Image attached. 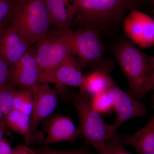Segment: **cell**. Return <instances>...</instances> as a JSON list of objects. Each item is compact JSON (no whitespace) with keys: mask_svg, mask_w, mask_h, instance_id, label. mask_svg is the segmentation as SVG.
I'll use <instances>...</instances> for the list:
<instances>
[{"mask_svg":"<svg viewBox=\"0 0 154 154\" xmlns=\"http://www.w3.org/2000/svg\"><path fill=\"white\" fill-rule=\"evenodd\" d=\"M116 63L128 84L126 93L140 101L154 89V57L142 51L126 36L112 48Z\"/></svg>","mask_w":154,"mask_h":154,"instance_id":"obj_1","label":"cell"},{"mask_svg":"<svg viewBox=\"0 0 154 154\" xmlns=\"http://www.w3.org/2000/svg\"><path fill=\"white\" fill-rule=\"evenodd\" d=\"M72 99L79 115V137L85 139V144L92 146L97 154H111L124 147L121 137L111 124L105 122L92 106L91 95L80 91Z\"/></svg>","mask_w":154,"mask_h":154,"instance_id":"obj_2","label":"cell"},{"mask_svg":"<svg viewBox=\"0 0 154 154\" xmlns=\"http://www.w3.org/2000/svg\"><path fill=\"white\" fill-rule=\"evenodd\" d=\"M75 22L80 28L101 31L114 28L131 11H140L146 0H73Z\"/></svg>","mask_w":154,"mask_h":154,"instance_id":"obj_3","label":"cell"},{"mask_svg":"<svg viewBox=\"0 0 154 154\" xmlns=\"http://www.w3.org/2000/svg\"><path fill=\"white\" fill-rule=\"evenodd\" d=\"M58 31L69 45L82 69L91 68L108 73L113 69V63L105 57V50L99 32L88 28Z\"/></svg>","mask_w":154,"mask_h":154,"instance_id":"obj_4","label":"cell"},{"mask_svg":"<svg viewBox=\"0 0 154 154\" xmlns=\"http://www.w3.org/2000/svg\"><path fill=\"white\" fill-rule=\"evenodd\" d=\"M51 25L44 0H15L7 25L31 45L47 35Z\"/></svg>","mask_w":154,"mask_h":154,"instance_id":"obj_5","label":"cell"},{"mask_svg":"<svg viewBox=\"0 0 154 154\" xmlns=\"http://www.w3.org/2000/svg\"><path fill=\"white\" fill-rule=\"evenodd\" d=\"M36 44L34 52L40 73L52 70L72 55L69 45L57 30L48 32Z\"/></svg>","mask_w":154,"mask_h":154,"instance_id":"obj_6","label":"cell"},{"mask_svg":"<svg viewBox=\"0 0 154 154\" xmlns=\"http://www.w3.org/2000/svg\"><path fill=\"white\" fill-rule=\"evenodd\" d=\"M125 36L141 48H149L154 45V20L138 10L131 11L123 22Z\"/></svg>","mask_w":154,"mask_h":154,"instance_id":"obj_7","label":"cell"},{"mask_svg":"<svg viewBox=\"0 0 154 154\" xmlns=\"http://www.w3.org/2000/svg\"><path fill=\"white\" fill-rule=\"evenodd\" d=\"M82 70L74 57L71 55L52 70L40 73L39 84L70 86L84 91L85 76L83 75Z\"/></svg>","mask_w":154,"mask_h":154,"instance_id":"obj_8","label":"cell"},{"mask_svg":"<svg viewBox=\"0 0 154 154\" xmlns=\"http://www.w3.org/2000/svg\"><path fill=\"white\" fill-rule=\"evenodd\" d=\"M108 91L113 98L116 116L114 123L111 124L114 131L117 132L123 123L131 119L147 116L146 105L122 90L116 84Z\"/></svg>","mask_w":154,"mask_h":154,"instance_id":"obj_9","label":"cell"},{"mask_svg":"<svg viewBox=\"0 0 154 154\" xmlns=\"http://www.w3.org/2000/svg\"><path fill=\"white\" fill-rule=\"evenodd\" d=\"M33 98V107L30 116V125L33 132L38 125L55 110L58 97L55 90L47 83L39 84L30 90Z\"/></svg>","mask_w":154,"mask_h":154,"instance_id":"obj_10","label":"cell"},{"mask_svg":"<svg viewBox=\"0 0 154 154\" xmlns=\"http://www.w3.org/2000/svg\"><path fill=\"white\" fill-rule=\"evenodd\" d=\"M39 75L34 48L30 47L20 60L10 67L9 82L19 89L30 90L39 84Z\"/></svg>","mask_w":154,"mask_h":154,"instance_id":"obj_11","label":"cell"},{"mask_svg":"<svg viewBox=\"0 0 154 154\" xmlns=\"http://www.w3.org/2000/svg\"><path fill=\"white\" fill-rule=\"evenodd\" d=\"M30 47L28 41L16 30L7 25L0 30V56L10 67Z\"/></svg>","mask_w":154,"mask_h":154,"instance_id":"obj_12","label":"cell"},{"mask_svg":"<svg viewBox=\"0 0 154 154\" xmlns=\"http://www.w3.org/2000/svg\"><path fill=\"white\" fill-rule=\"evenodd\" d=\"M46 131L47 135L42 143L45 146L74 141L79 137L78 128L71 119L61 114H56L51 117Z\"/></svg>","mask_w":154,"mask_h":154,"instance_id":"obj_13","label":"cell"},{"mask_svg":"<svg viewBox=\"0 0 154 154\" xmlns=\"http://www.w3.org/2000/svg\"><path fill=\"white\" fill-rule=\"evenodd\" d=\"M51 23L57 31L70 29L75 16L73 0H44Z\"/></svg>","mask_w":154,"mask_h":154,"instance_id":"obj_14","label":"cell"},{"mask_svg":"<svg viewBox=\"0 0 154 154\" xmlns=\"http://www.w3.org/2000/svg\"><path fill=\"white\" fill-rule=\"evenodd\" d=\"M123 146H131L138 154H154V114L134 134L121 137Z\"/></svg>","mask_w":154,"mask_h":154,"instance_id":"obj_15","label":"cell"},{"mask_svg":"<svg viewBox=\"0 0 154 154\" xmlns=\"http://www.w3.org/2000/svg\"><path fill=\"white\" fill-rule=\"evenodd\" d=\"M6 122L9 129L23 137L26 145L40 141L44 137L42 133L31 130L30 116L13 110L5 116Z\"/></svg>","mask_w":154,"mask_h":154,"instance_id":"obj_16","label":"cell"},{"mask_svg":"<svg viewBox=\"0 0 154 154\" xmlns=\"http://www.w3.org/2000/svg\"><path fill=\"white\" fill-rule=\"evenodd\" d=\"M109 73L100 69H94L87 76L84 91L91 96L107 92L115 85Z\"/></svg>","mask_w":154,"mask_h":154,"instance_id":"obj_17","label":"cell"},{"mask_svg":"<svg viewBox=\"0 0 154 154\" xmlns=\"http://www.w3.org/2000/svg\"><path fill=\"white\" fill-rule=\"evenodd\" d=\"M33 107V98L30 90L17 89L13 100V110L30 116Z\"/></svg>","mask_w":154,"mask_h":154,"instance_id":"obj_18","label":"cell"},{"mask_svg":"<svg viewBox=\"0 0 154 154\" xmlns=\"http://www.w3.org/2000/svg\"><path fill=\"white\" fill-rule=\"evenodd\" d=\"M17 88L10 82L0 85V107L5 116L13 110V100Z\"/></svg>","mask_w":154,"mask_h":154,"instance_id":"obj_19","label":"cell"},{"mask_svg":"<svg viewBox=\"0 0 154 154\" xmlns=\"http://www.w3.org/2000/svg\"><path fill=\"white\" fill-rule=\"evenodd\" d=\"M91 104L100 114L109 113L113 109V98L108 91L91 96Z\"/></svg>","mask_w":154,"mask_h":154,"instance_id":"obj_20","label":"cell"},{"mask_svg":"<svg viewBox=\"0 0 154 154\" xmlns=\"http://www.w3.org/2000/svg\"><path fill=\"white\" fill-rule=\"evenodd\" d=\"M37 154H97L91 151L88 146L84 144L70 149L57 150L50 148L47 146L33 149Z\"/></svg>","mask_w":154,"mask_h":154,"instance_id":"obj_21","label":"cell"},{"mask_svg":"<svg viewBox=\"0 0 154 154\" xmlns=\"http://www.w3.org/2000/svg\"><path fill=\"white\" fill-rule=\"evenodd\" d=\"M15 0H0V30L7 26Z\"/></svg>","mask_w":154,"mask_h":154,"instance_id":"obj_22","label":"cell"},{"mask_svg":"<svg viewBox=\"0 0 154 154\" xmlns=\"http://www.w3.org/2000/svg\"><path fill=\"white\" fill-rule=\"evenodd\" d=\"M10 67L0 56V85L9 82Z\"/></svg>","mask_w":154,"mask_h":154,"instance_id":"obj_23","label":"cell"},{"mask_svg":"<svg viewBox=\"0 0 154 154\" xmlns=\"http://www.w3.org/2000/svg\"><path fill=\"white\" fill-rule=\"evenodd\" d=\"M14 149L6 139H0V154H13Z\"/></svg>","mask_w":154,"mask_h":154,"instance_id":"obj_24","label":"cell"},{"mask_svg":"<svg viewBox=\"0 0 154 154\" xmlns=\"http://www.w3.org/2000/svg\"><path fill=\"white\" fill-rule=\"evenodd\" d=\"M13 154H37L34 149L30 148L28 146H17L14 149Z\"/></svg>","mask_w":154,"mask_h":154,"instance_id":"obj_25","label":"cell"},{"mask_svg":"<svg viewBox=\"0 0 154 154\" xmlns=\"http://www.w3.org/2000/svg\"><path fill=\"white\" fill-rule=\"evenodd\" d=\"M0 129L4 132L5 134H9V129L6 124L5 116L3 113L0 107Z\"/></svg>","mask_w":154,"mask_h":154,"instance_id":"obj_26","label":"cell"},{"mask_svg":"<svg viewBox=\"0 0 154 154\" xmlns=\"http://www.w3.org/2000/svg\"><path fill=\"white\" fill-rule=\"evenodd\" d=\"M111 154H135L132 153L130 152L127 151L125 149L124 147L119 149L117 150L116 151L114 152Z\"/></svg>","mask_w":154,"mask_h":154,"instance_id":"obj_27","label":"cell"},{"mask_svg":"<svg viewBox=\"0 0 154 154\" xmlns=\"http://www.w3.org/2000/svg\"><path fill=\"white\" fill-rule=\"evenodd\" d=\"M5 134L4 133V132L0 129V139L2 138H3V136L5 135Z\"/></svg>","mask_w":154,"mask_h":154,"instance_id":"obj_28","label":"cell"},{"mask_svg":"<svg viewBox=\"0 0 154 154\" xmlns=\"http://www.w3.org/2000/svg\"><path fill=\"white\" fill-rule=\"evenodd\" d=\"M149 1L151 2L152 3L153 5H154V0H149Z\"/></svg>","mask_w":154,"mask_h":154,"instance_id":"obj_29","label":"cell"}]
</instances>
